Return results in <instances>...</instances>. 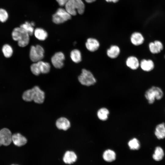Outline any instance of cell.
Returning a JSON list of instances; mask_svg holds the SVG:
<instances>
[{"mask_svg": "<svg viewBox=\"0 0 165 165\" xmlns=\"http://www.w3.org/2000/svg\"><path fill=\"white\" fill-rule=\"evenodd\" d=\"M30 36L27 32L20 27L14 28L11 33L13 39L17 42L19 46L22 47H25L28 44Z\"/></svg>", "mask_w": 165, "mask_h": 165, "instance_id": "6da1fadb", "label": "cell"}, {"mask_svg": "<svg viewBox=\"0 0 165 165\" xmlns=\"http://www.w3.org/2000/svg\"><path fill=\"white\" fill-rule=\"evenodd\" d=\"M65 6V9L72 16L76 15L77 13L82 14L85 10V5L82 0H69Z\"/></svg>", "mask_w": 165, "mask_h": 165, "instance_id": "7a4b0ae2", "label": "cell"}, {"mask_svg": "<svg viewBox=\"0 0 165 165\" xmlns=\"http://www.w3.org/2000/svg\"><path fill=\"white\" fill-rule=\"evenodd\" d=\"M162 89L156 86H152L147 90L145 94L146 99L150 104H153L155 100H160L163 96Z\"/></svg>", "mask_w": 165, "mask_h": 165, "instance_id": "3957f363", "label": "cell"}, {"mask_svg": "<svg viewBox=\"0 0 165 165\" xmlns=\"http://www.w3.org/2000/svg\"><path fill=\"white\" fill-rule=\"evenodd\" d=\"M51 66L49 63L42 61L33 63L30 66L31 71L35 75L41 74H47L50 71Z\"/></svg>", "mask_w": 165, "mask_h": 165, "instance_id": "277c9868", "label": "cell"}, {"mask_svg": "<svg viewBox=\"0 0 165 165\" xmlns=\"http://www.w3.org/2000/svg\"><path fill=\"white\" fill-rule=\"evenodd\" d=\"M78 80L82 85L89 86L95 84L96 80L93 73L86 69H82L80 74L78 77Z\"/></svg>", "mask_w": 165, "mask_h": 165, "instance_id": "5b68a950", "label": "cell"}, {"mask_svg": "<svg viewBox=\"0 0 165 165\" xmlns=\"http://www.w3.org/2000/svg\"><path fill=\"white\" fill-rule=\"evenodd\" d=\"M44 49L40 45H32L30 50V58L33 63L41 61L44 57Z\"/></svg>", "mask_w": 165, "mask_h": 165, "instance_id": "8992f818", "label": "cell"}, {"mask_svg": "<svg viewBox=\"0 0 165 165\" xmlns=\"http://www.w3.org/2000/svg\"><path fill=\"white\" fill-rule=\"evenodd\" d=\"M71 16L65 9L59 8L53 15L52 20L56 24L63 23L70 19Z\"/></svg>", "mask_w": 165, "mask_h": 165, "instance_id": "52a82bcc", "label": "cell"}, {"mask_svg": "<svg viewBox=\"0 0 165 165\" xmlns=\"http://www.w3.org/2000/svg\"><path fill=\"white\" fill-rule=\"evenodd\" d=\"M65 59L64 54L61 52L56 53L51 58V62L53 66L57 69L62 68L64 65Z\"/></svg>", "mask_w": 165, "mask_h": 165, "instance_id": "ba28073f", "label": "cell"}, {"mask_svg": "<svg viewBox=\"0 0 165 165\" xmlns=\"http://www.w3.org/2000/svg\"><path fill=\"white\" fill-rule=\"evenodd\" d=\"M12 134L10 131L7 128L0 130V146H8L12 142Z\"/></svg>", "mask_w": 165, "mask_h": 165, "instance_id": "9c48e42d", "label": "cell"}, {"mask_svg": "<svg viewBox=\"0 0 165 165\" xmlns=\"http://www.w3.org/2000/svg\"><path fill=\"white\" fill-rule=\"evenodd\" d=\"M32 89L33 90V101L37 103H43L45 97L44 92L38 86H35Z\"/></svg>", "mask_w": 165, "mask_h": 165, "instance_id": "30bf717a", "label": "cell"}, {"mask_svg": "<svg viewBox=\"0 0 165 165\" xmlns=\"http://www.w3.org/2000/svg\"><path fill=\"white\" fill-rule=\"evenodd\" d=\"M85 45L86 49L89 51L94 52L98 50L100 44L97 39L93 38H89L87 39Z\"/></svg>", "mask_w": 165, "mask_h": 165, "instance_id": "8fae6325", "label": "cell"}, {"mask_svg": "<svg viewBox=\"0 0 165 165\" xmlns=\"http://www.w3.org/2000/svg\"><path fill=\"white\" fill-rule=\"evenodd\" d=\"M148 47L150 52L153 54H157L160 53L163 49V45L160 41L156 40L150 42L148 45Z\"/></svg>", "mask_w": 165, "mask_h": 165, "instance_id": "7c38bea8", "label": "cell"}, {"mask_svg": "<svg viewBox=\"0 0 165 165\" xmlns=\"http://www.w3.org/2000/svg\"><path fill=\"white\" fill-rule=\"evenodd\" d=\"M131 43L135 46H138L142 44L144 41V38L140 32H135L133 33L130 37Z\"/></svg>", "mask_w": 165, "mask_h": 165, "instance_id": "4fadbf2b", "label": "cell"}, {"mask_svg": "<svg viewBox=\"0 0 165 165\" xmlns=\"http://www.w3.org/2000/svg\"><path fill=\"white\" fill-rule=\"evenodd\" d=\"M127 66L132 70L137 69L140 66L138 59L134 56H131L127 57L126 61Z\"/></svg>", "mask_w": 165, "mask_h": 165, "instance_id": "5bb4252c", "label": "cell"}, {"mask_svg": "<svg viewBox=\"0 0 165 165\" xmlns=\"http://www.w3.org/2000/svg\"><path fill=\"white\" fill-rule=\"evenodd\" d=\"M12 141L14 144L18 146H21L25 145L27 142V139L19 133L12 135Z\"/></svg>", "mask_w": 165, "mask_h": 165, "instance_id": "9a60e30c", "label": "cell"}, {"mask_svg": "<svg viewBox=\"0 0 165 165\" xmlns=\"http://www.w3.org/2000/svg\"><path fill=\"white\" fill-rule=\"evenodd\" d=\"M140 66L141 69L145 72H150L154 68V64L151 59H142L140 63Z\"/></svg>", "mask_w": 165, "mask_h": 165, "instance_id": "2e32d148", "label": "cell"}, {"mask_svg": "<svg viewBox=\"0 0 165 165\" xmlns=\"http://www.w3.org/2000/svg\"><path fill=\"white\" fill-rule=\"evenodd\" d=\"M56 125L58 129L66 130L70 127V123L67 118L62 117L59 118L56 122Z\"/></svg>", "mask_w": 165, "mask_h": 165, "instance_id": "e0dca14e", "label": "cell"}, {"mask_svg": "<svg viewBox=\"0 0 165 165\" xmlns=\"http://www.w3.org/2000/svg\"><path fill=\"white\" fill-rule=\"evenodd\" d=\"M120 52V48L116 45H112L107 50L106 53L110 58L115 59L119 56Z\"/></svg>", "mask_w": 165, "mask_h": 165, "instance_id": "ac0fdd59", "label": "cell"}, {"mask_svg": "<svg viewBox=\"0 0 165 165\" xmlns=\"http://www.w3.org/2000/svg\"><path fill=\"white\" fill-rule=\"evenodd\" d=\"M154 134L157 139H161L165 138V124L162 123L158 124L155 128Z\"/></svg>", "mask_w": 165, "mask_h": 165, "instance_id": "d6986e66", "label": "cell"}, {"mask_svg": "<svg viewBox=\"0 0 165 165\" xmlns=\"http://www.w3.org/2000/svg\"><path fill=\"white\" fill-rule=\"evenodd\" d=\"M77 156L75 153L72 151H67L65 153L63 160L66 163L71 164L75 162Z\"/></svg>", "mask_w": 165, "mask_h": 165, "instance_id": "ffe728a7", "label": "cell"}, {"mask_svg": "<svg viewBox=\"0 0 165 165\" xmlns=\"http://www.w3.org/2000/svg\"><path fill=\"white\" fill-rule=\"evenodd\" d=\"M34 34L37 39L42 41L45 40L48 36L46 31L41 28H37L35 29Z\"/></svg>", "mask_w": 165, "mask_h": 165, "instance_id": "44dd1931", "label": "cell"}, {"mask_svg": "<svg viewBox=\"0 0 165 165\" xmlns=\"http://www.w3.org/2000/svg\"><path fill=\"white\" fill-rule=\"evenodd\" d=\"M71 59L74 62L78 63L80 62L82 60V56L80 51L77 49L72 50L70 53Z\"/></svg>", "mask_w": 165, "mask_h": 165, "instance_id": "7402d4cb", "label": "cell"}, {"mask_svg": "<svg viewBox=\"0 0 165 165\" xmlns=\"http://www.w3.org/2000/svg\"><path fill=\"white\" fill-rule=\"evenodd\" d=\"M104 160L108 162H112L116 159V154L112 150L108 149L106 150L103 154Z\"/></svg>", "mask_w": 165, "mask_h": 165, "instance_id": "603a6c76", "label": "cell"}, {"mask_svg": "<svg viewBox=\"0 0 165 165\" xmlns=\"http://www.w3.org/2000/svg\"><path fill=\"white\" fill-rule=\"evenodd\" d=\"M2 51L3 56L6 58L11 57L13 53V47L8 44H5L3 45Z\"/></svg>", "mask_w": 165, "mask_h": 165, "instance_id": "cb8c5ba5", "label": "cell"}, {"mask_svg": "<svg viewBox=\"0 0 165 165\" xmlns=\"http://www.w3.org/2000/svg\"><path fill=\"white\" fill-rule=\"evenodd\" d=\"M35 25L34 22L30 23L28 21L21 24L20 27L27 32L31 36L34 34V26Z\"/></svg>", "mask_w": 165, "mask_h": 165, "instance_id": "d4e9b609", "label": "cell"}, {"mask_svg": "<svg viewBox=\"0 0 165 165\" xmlns=\"http://www.w3.org/2000/svg\"><path fill=\"white\" fill-rule=\"evenodd\" d=\"M164 156V152L163 148L160 146L156 147L153 155L152 157L156 161L162 160Z\"/></svg>", "mask_w": 165, "mask_h": 165, "instance_id": "484cf974", "label": "cell"}, {"mask_svg": "<svg viewBox=\"0 0 165 165\" xmlns=\"http://www.w3.org/2000/svg\"><path fill=\"white\" fill-rule=\"evenodd\" d=\"M109 114L108 110L105 108H100L97 112V116L101 120L105 121L107 119Z\"/></svg>", "mask_w": 165, "mask_h": 165, "instance_id": "4316f807", "label": "cell"}, {"mask_svg": "<svg viewBox=\"0 0 165 165\" xmlns=\"http://www.w3.org/2000/svg\"><path fill=\"white\" fill-rule=\"evenodd\" d=\"M128 145L130 149L133 150H138L140 147V142L136 138L130 140L128 142Z\"/></svg>", "mask_w": 165, "mask_h": 165, "instance_id": "83f0119b", "label": "cell"}, {"mask_svg": "<svg viewBox=\"0 0 165 165\" xmlns=\"http://www.w3.org/2000/svg\"><path fill=\"white\" fill-rule=\"evenodd\" d=\"M23 99L26 101H33V90L32 88L25 91L22 95Z\"/></svg>", "mask_w": 165, "mask_h": 165, "instance_id": "f1b7e54d", "label": "cell"}, {"mask_svg": "<svg viewBox=\"0 0 165 165\" xmlns=\"http://www.w3.org/2000/svg\"><path fill=\"white\" fill-rule=\"evenodd\" d=\"M8 17L9 14L7 11L4 9L0 8V22H6Z\"/></svg>", "mask_w": 165, "mask_h": 165, "instance_id": "f546056e", "label": "cell"}, {"mask_svg": "<svg viewBox=\"0 0 165 165\" xmlns=\"http://www.w3.org/2000/svg\"><path fill=\"white\" fill-rule=\"evenodd\" d=\"M59 5L61 6H65L69 0H56Z\"/></svg>", "mask_w": 165, "mask_h": 165, "instance_id": "4dcf8cb0", "label": "cell"}, {"mask_svg": "<svg viewBox=\"0 0 165 165\" xmlns=\"http://www.w3.org/2000/svg\"><path fill=\"white\" fill-rule=\"evenodd\" d=\"M107 2H113V3H116L119 0H105Z\"/></svg>", "mask_w": 165, "mask_h": 165, "instance_id": "1f68e13d", "label": "cell"}, {"mask_svg": "<svg viewBox=\"0 0 165 165\" xmlns=\"http://www.w3.org/2000/svg\"><path fill=\"white\" fill-rule=\"evenodd\" d=\"M88 3H92L95 1L96 0H85Z\"/></svg>", "mask_w": 165, "mask_h": 165, "instance_id": "d6a6232c", "label": "cell"}, {"mask_svg": "<svg viewBox=\"0 0 165 165\" xmlns=\"http://www.w3.org/2000/svg\"><path fill=\"white\" fill-rule=\"evenodd\" d=\"M11 165H15V164H12Z\"/></svg>", "mask_w": 165, "mask_h": 165, "instance_id": "836d02e7", "label": "cell"}, {"mask_svg": "<svg viewBox=\"0 0 165 165\" xmlns=\"http://www.w3.org/2000/svg\"><path fill=\"white\" fill-rule=\"evenodd\" d=\"M164 57H165V56H164Z\"/></svg>", "mask_w": 165, "mask_h": 165, "instance_id": "e575fe53", "label": "cell"}]
</instances>
